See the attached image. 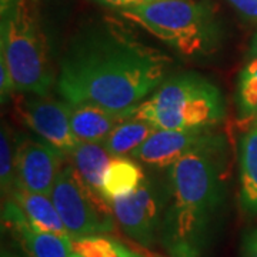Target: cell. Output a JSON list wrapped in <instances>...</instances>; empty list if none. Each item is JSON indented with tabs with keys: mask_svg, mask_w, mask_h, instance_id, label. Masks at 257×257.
<instances>
[{
	"mask_svg": "<svg viewBox=\"0 0 257 257\" xmlns=\"http://www.w3.org/2000/svg\"><path fill=\"white\" fill-rule=\"evenodd\" d=\"M72 162L76 173L83 184L97 197L101 194V180L104 170L110 162L111 156L104 149L103 143L96 142H80L72 152Z\"/></svg>",
	"mask_w": 257,
	"mask_h": 257,
	"instance_id": "obj_15",
	"label": "cell"
},
{
	"mask_svg": "<svg viewBox=\"0 0 257 257\" xmlns=\"http://www.w3.org/2000/svg\"><path fill=\"white\" fill-rule=\"evenodd\" d=\"M73 257H77V256H76V254H73Z\"/></svg>",
	"mask_w": 257,
	"mask_h": 257,
	"instance_id": "obj_29",
	"label": "cell"
},
{
	"mask_svg": "<svg viewBox=\"0 0 257 257\" xmlns=\"http://www.w3.org/2000/svg\"><path fill=\"white\" fill-rule=\"evenodd\" d=\"M240 203L248 214H257V120L240 140Z\"/></svg>",
	"mask_w": 257,
	"mask_h": 257,
	"instance_id": "obj_16",
	"label": "cell"
},
{
	"mask_svg": "<svg viewBox=\"0 0 257 257\" xmlns=\"http://www.w3.org/2000/svg\"><path fill=\"white\" fill-rule=\"evenodd\" d=\"M97 3H100L106 8H111V9H119L120 12L123 10H130L140 8V6H146L149 3H153L157 0H94Z\"/></svg>",
	"mask_w": 257,
	"mask_h": 257,
	"instance_id": "obj_23",
	"label": "cell"
},
{
	"mask_svg": "<svg viewBox=\"0 0 257 257\" xmlns=\"http://www.w3.org/2000/svg\"><path fill=\"white\" fill-rule=\"evenodd\" d=\"M167 199V179L149 176L139 189L110 202V206L120 229L139 244L152 247L160 240Z\"/></svg>",
	"mask_w": 257,
	"mask_h": 257,
	"instance_id": "obj_7",
	"label": "cell"
},
{
	"mask_svg": "<svg viewBox=\"0 0 257 257\" xmlns=\"http://www.w3.org/2000/svg\"><path fill=\"white\" fill-rule=\"evenodd\" d=\"M70 126L80 142L101 143L116 127L126 119L124 111H113L96 104H69Z\"/></svg>",
	"mask_w": 257,
	"mask_h": 257,
	"instance_id": "obj_12",
	"label": "cell"
},
{
	"mask_svg": "<svg viewBox=\"0 0 257 257\" xmlns=\"http://www.w3.org/2000/svg\"><path fill=\"white\" fill-rule=\"evenodd\" d=\"M224 94L197 72L169 76L150 96L124 111L126 117L147 120L157 128H211L226 119Z\"/></svg>",
	"mask_w": 257,
	"mask_h": 257,
	"instance_id": "obj_3",
	"label": "cell"
},
{
	"mask_svg": "<svg viewBox=\"0 0 257 257\" xmlns=\"http://www.w3.org/2000/svg\"><path fill=\"white\" fill-rule=\"evenodd\" d=\"M18 2L19 0H0V3H2V15H5L10 9H13Z\"/></svg>",
	"mask_w": 257,
	"mask_h": 257,
	"instance_id": "obj_26",
	"label": "cell"
},
{
	"mask_svg": "<svg viewBox=\"0 0 257 257\" xmlns=\"http://www.w3.org/2000/svg\"><path fill=\"white\" fill-rule=\"evenodd\" d=\"M211 128L169 130L157 128L146 142L138 147L130 157L139 163L157 170H167L182 157L211 142L219 132Z\"/></svg>",
	"mask_w": 257,
	"mask_h": 257,
	"instance_id": "obj_10",
	"label": "cell"
},
{
	"mask_svg": "<svg viewBox=\"0 0 257 257\" xmlns=\"http://www.w3.org/2000/svg\"><path fill=\"white\" fill-rule=\"evenodd\" d=\"M0 57L6 60L16 92L47 94L56 83L45 36L26 0L2 15Z\"/></svg>",
	"mask_w": 257,
	"mask_h": 257,
	"instance_id": "obj_5",
	"label": "cell"
},
{
	"mask_svg": "<svg viewBox=\"0 0 257 257\" xmlns=\"http://www.w3.org/2000/svg\"><path fill=\"white\" fill-rule=\"evenodd\" d=\"M10 200L18 204L29 223L36 229L70 237L50 196L15 189L10 193Z\"/></svg>",
	"mask_w": 257,
	"mask_h": 257,
	"instance_id": "obj_13",
	"label": "cell"
},
{
	"mask_svg": "<svg viewBox=\"0 0 257 257\" xmlns=\"http://www.w3.org/2000/svg\"><path fill=\"white\" fill-rule=\"evenodd\" d=\"M22 94L16 101V111L22 121L42 140L70 156L80 140L70 126L69 103L56 100L47 94Z\"/></svg>",
	"mask_w": 257,
	"mask_h": 257,
	"instance_id": "obj_8",
	"label": "cell"
},
{
	"mask_svg": "<svg viewBox=\"0 0 257 257\" xmlns=\"http://www.w3.org/2000/svg\"><path fill=\"white\" fill-rule=\"evenodd\" d=\"M13 93H16L13 76L10 73V69L6 60L3 57H0V97H2V103L5 104L12 97Z\"/></svg>",
	"mask_w": 257,
	"mask_h": 257,
	"instance_id": "obj_21",
	"label": "cell"
},
{
	"mask_svg": "<svg viewBox=\"0 0 257 257\" xmlns=\"http://www.w3.org/2000/svg\"><path fill=\"white\" fill-rule=\"evenodd\" d=\"M173 59L143 43L116 20H101L74 35L59 62L56 87L69 104L126 111L169 77Z\"/></svg>",
	"mask_w": 257,
	"mask_h": 257,
	"instance_id": "obj_1",
	"label": "cell"
},
{
	"mask_svg": "<svg viewBox=\"0 0 257 257\" xmlns=\"http://www.w3.org/2000/svg\"><path fill=\"white\" fill-rule=\"evenodd\" d=\"M146 175L138 160L128 157H111L101 180V194L110 203L139 189Z\"/></svg>",
	"mask_w": 257,
	"mask_h": 257,
	"instance_id": "obj_14",
	"label": "cell"
},
{
	"mask_svg": "<svg viewBox=\"0 0 257 257\" xmlns=\"http://www.w3.org/2000/svg\"><path fill=\"white\" fill-rule=\"evenodd\" d=\"M187 59H203L217 52L223 30L206 0H157L120 12Z\"/></svg>",
	"mask_w": 257,
	"mask_h": 257,
	"instance_id": "obj_4",
	"label": "cell"
},
{
	"mask_svg": "<svg viewBox=\"0 0 257 257\" xmlns=\"http://www.w3.org/2000/svg\"><path fill=\"white\" fill-rule=\"evenodd\" d=\"M241 257H257V227L244 234L241 243Z\"/></svg>",
	"mask_w": 257,
	"mask_h": 257,
	"instance_id": "obj_24",
	"label": "cell"
},
{
	"mask_svg": "<svg viewBox=\"0 0 257 257\" xmlns=\"http://www.w3.org/2000/svg\"><path fill=\"white\" fill-rule=\"evenodd\" d=\"M2 221L26 257H73L70 237L36 229L10 199L3 206Z\"/></svg>",
	"mask_w": 257,
	"mask_h": 257,
	"instance_id": "obj_11",
	"label": "cell"
},
{
	"mask_svg": "<svg viewBox=\"0 0 257 257\" xmlns=\"http://www.w3.org/2000/svg\"><path fill=\"white\" fill-rule=\"evenodd\" d=\"M50 197L70 239L106 234L114 230L110 203L89 192L73 166L62 169Z\"/></svg>",
	"mask_w": 257,
	"mask_h": 257,
	"instance_id": "obj_6",
	"label": "cell"
},
{
	"mask_svg": "<svg viewBox=\"0 0 257 257\" xmlns=\"http://www.w3.org/2000/svg\"><path fill=\"white\" fill-rule=\"evenodd\" d=\"M155 257H166V256H155ZM170 257H172V256H170Z\"/></svg>",
	"mask_w": 257,
	"mask_h": 257,
	"instance_id": "obj_28",
	"label": "cell"
},
{
	"mask_svg": "<svg viewBox=\"0 0 257 257\" xmlns=\"http://www.w3.org/2000/svg\"><path fill=\"white\" fill-rule=\"evenodd\" d=\"M19 136L8 124H2L0 133V186L2 193L10 194L16 183V153Z\"/></svg>",
	"mask_w": 257,
	"mask_h": 257,
	"instance_id": "obj_20",
	"label": "cell"
},
{
	"mask_svg": "<svg viewBox=\"0 0 257 257\" xmlns=\"http://www.w3.org/2000/svg\"><path fill=\"white\" fill-rule=\"evenodd\" d=\"M243 18L257 22V0H227Z\"/></svg>",
	"mask_w": 257,
	"mask_h": 257,
	"instance_id": "obj_22",
	"label": "cell"
},
{
	"mask_svg": "<svg viewBox=\"0 0 257 257\" xmlns=\"http://www.w3.org/2000/svg\"><path fill=\"white\" fill-rule=\"evenodd\" d=\"M156 130V126L147 120L126 117L116 124L101 143L111 157H126L142 146Z\"/></svg>",
	"mask_w": 257,
	"mask_h": 257,
	"instance_id": "obj_17",
	"label": "cell"
},
{
	"mask_svg": "<svg viewBox=\"0 0 257 257\" xmlns=\"http://www.w3.org/2000/svg\"><path fill=\"white\" fill-rule=\"evenodd\" d=\"M64 157V153L42 139L19 136L15 189L50 196Z\"/></svg>",
	"mask_w": 257,
	"mask_h": 257,
	"instance_id": "obj_9",
	"label": "cell"
},
{
	"mask_svg": "<svg viewBox=\"0 0 257 257\" xmlns=\"http://www.w3.org/2000/svg\"><path fill=\"white\" fill-rule=\"evenodd\" d=\"M227 142L219 133L167 169L160 243L172 257H206L227 193Z\"/></svg>",
	"mask_w": 257,
	"mask_h": 257,
	"instance_id": "obj_2",
	"label": "cell"
},
{
	"mask_svg": "<svg viewBox=\"0 0 257 257\" xmlns=\"http://www.w3.org/2000/svg\"><path fill=\"white\" fill-rule=\"evenodd\" d=\"M72 248L77 257H143L106 234L72 239Z\"/></svg>",
	"mask_w": 257,
	"mask_h": 257,
	"instance_id": "obj_18",
	"label": "cell"
},
{
	"mask_svg": "<svg viewBox=\"0 0 257 257\" xmlns=\"http://www.w3.org/2000/svg\"><path fill=\"white\" fill-rule=\"evenodd\" d=\"M236 103L243 119L257 120V59H251L240 70L236 89Z\"/></svg>",
	"mask_w": 257,
	"mask_h": 257,
	"instance_id": "obj_19",
	"label": "cell"
},
{
	"mask_svg": "<svg viewBox=\"0 0 257 257\" xmlns=\"http://www.w3.org/2000/svg\"><path fill=\"white\" fill-rule=\"evenodd\" d=\"M248 55L251 59H257V32L254 33V36L251 37V42L248 46Z\"/></svg>",
	"mask_w": 257,
	"mask_h": 257,
	"instance_id": "obj_25",
	"label": "cell"
},
{
	"mask_svg": "<svg viewBox=\"0 0 257 257\" xmlns=\"http://www.w3.org/2000/svg\"><path fill=\"white\" fill-rule=\"evenodd\" d=\"M0 257H19L16 253H13V251H10V250H6V248H3L2 250V256Z\"/></svg>",
	"mask_w": 257,
	"mask_h": 257,
	"instance_id": "obj_27",
	"label": "cell"
}]
</instances>
